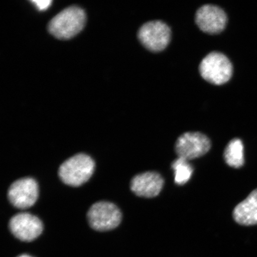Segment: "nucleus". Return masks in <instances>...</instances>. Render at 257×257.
I'll return each mask as SVG.
<instances>
[{
  "label": "nucleus",
  "instance_id": "15",
  "mask_svg": "<svg viewBox=\"0 0 257 257\" xmlns=\"http://www.w3.org/2000/svg\"><path fill=\"white\" fill-rule=\"evenodd\" d=\"M18 257H32L30 255H27V254H23V255H21L20 256H19Z\"/></svg>",
  "mask_w": 257,
  "mask_h": 257
},
{
  "label": "nucleus",
  "instance_id": "12",
  "mask_svg": "<svg viewBox=\"0 0 257 257\" xmlns=\"http://www.w3.org/2000/svg\"><path fill=\"white\" fill-rule=\"evenodd\" d=\"M224 159L228 166L240 168L244 164L243 146L240 139L230 141L224 152Z\"/></svg>",
  "mask_w": 257,
  "mask_h": 257
},
{
  "label": "nucleus",
  "instance_id": "7",
  "mask_svg": "<svg viewBox=\"0 0 257 257\" xmlns=\"http://www.w3.org/2000/svg\"><path fill=\"white\" fill-rule=\"evenodd\" d=\"M11 204L19 209L30 208L36 202L38 197V186L31 178H25L13 183L8 191Z\"/></svg>",
  "mask_w": 257,
  "mask_h": 257
},
{
  "label": "nucleus",
  "instance_id": "3",
  "mask_svg": "<svg viewBox=\"0 0 257 257\" xmlns=\"http://www.w3.org/2000/svg\"><path fill=\"white\" fill-rule=\"evenodd\" d=\"M200 72L202 78L212 84L223 85L232 76V64L224 54L214 51L202 59Z\"/></svg>",
  "mask_w": 257,
  "mask_h": 257
},
{
  "label": "nucleus",
  "instance_id": "1",
  "mask_svg": "<svg viewBox=\"0 0 257 257\" xmlns=\"http://www.w3.org/2000/svg\"><path fill=\"white\" fill-rule=\"evenodd\" d=\"M86 14L76 6L69 7L57 14L48 24V31L60 40H69L75 36L84 28Z\"/></svg>",
  "mask_w": 257,
  "mask_h": 257
},
{
  "label": "nucleus",
  "instance_id": "13",
  "mask_svg": "<svg viewBox=\"0 0 257 257\" xmlns=\"http://www.w3.org/2000/svg\"><path fill=\"white\" fill-rule=\"evenodd\" d=\"M172 168L174 171L175 182L178 185L186 184L190 180L194 172L189 161L180 157L173 162Z\"/></svg>",
  "mask_w": 257,
  "mask_h": 257
},
{
  "label": "nucleus",
  "instance_id": "11",
  "mask_svg": "<svg viewBox=\"0 0 257 257\" xmlns=\"http://www.w3.org/2000/svg\"><path fill=\"white\" fill-rule=\"evenodd\" d=\"M233 217L237 223L242 226L257 224V189L236 205L233 211Z\"/></svg>",
  "mask_w": 257,
  "mask_h": 257
},
{
  "label": "nucleus",
  "instance_id": "14",
  "mask_svg": "<svg viewBox=\"0 0 257 257\" xmlns=\"http://www.w3.org/2000/svg\"><path fill=\"white\" fill-rule=\"evenodd\" d=\"M32 2L34 3L35 6L39 11H46L50 7L51 3H52L50 0H47V1H43H43H38V0H37V1H32Z\"/></svg>",
  "mask_w": 257,
  "mask_h": 257
},
{
  "label": "nucleus",
  "instance_id": "2",
  "mask_svg": "<svg viewBox=\"0 0 257 257\" xmlns=\"http://www.w3.org/2000/svg\"><path fill=\"white\" fill-rule=\"evenodd\" d=\"M94 169L95 163L91 157L85 154H78L60 166L59 175L64 184L79 186L88 181Z\"/></svg>",
  "mask_w": 257,
  "mask_h": 257
},
{
  "label": "nucleus",
  "instance_id": "6",
  "mask_svg": "<svg viewBox=\"0 0 257 257\" xmlns=\"http://www.w3.org/2000/svg\"><path fill=\"white\" fill-rule=\"evenodd\" d=\"M211 147V141L205 135L189 132L182 134L176 141L175 151L178 157L189 161L203 156Z\"/></svg>",
  "mask_w": 257,
  "mask_h": 257
},
{
  "label": "nucleus",
  "instance_id": "10",
  "mask_svg": "<svg viewBox=\"0 0 257 257\" xmlns=\"http://www.w3.org/2000/svg\"><path fill=\"white\" fill-rule=\"evenodd\" d=\"M165 181L159 173L147 172L137 175L132 179L131 189L138 197L154 198L162 191Z\"/></svg>",
  "mask_w": 257,
  "mask_h": 257
},
{
  "label": "nucleus",
  "instance_id": "8",
  "mask_svg": "<svg viewBox=\"0 0 257 257\" xmlns=\"http://www.w3.org/2000/svg\"><path fill=\"white\" fill-rule=\"evenodd\" d=\"M10 230L18 239L31 242L37 238L43 230V225L37 217L30 213H19L9 222Z\"/></svg>",
  "mask_w": 257,
  "mask_h": 257
},
{
  "label": "nucleus",
  "instance_id": "9",
  "mask_svg": "<svg viewBox=\"0 0 257 257\" xmlns=\"http://www.w3.org/2000/svg\"><path fill=\"white\" fill-rule=\"evenodd\" d=\"M227 16L222 9L217 6H202L196 13L195 21L200 30L209 34H217L224 30Z\"/></svg>",
  "mask_w": 257,
  "mask_h": 257
},
{
  "label": "nucleus",
  "instance_id": "4",
  "mask_svg": "<svg viewBox=\"0 0 257 257\" xmlns=\"http://www.w3.org/2000/svg\"><path fill=\"white\" fill-rule=\"evenodd\" d=\"M90 226L98 231H107L117 227L121 222V213L116 205L100 201L93 204L88 212Z\"/></svg>",
  "mask_w": 257,
  "mask_h": 257
},
{
  "label": "nucleus",
  "instance_id": "5",
  "mask_svg": "<svg viewBox=\"0 0 257 257\" xmlns=\"http://www.w3.org/2000/svg\"><path fill=\"white\" fill-rule=\"evenodd\" d=\"M138 37L147 49L153 52H160L168 46L171 38V31L165 22L150 21L141 27Z\"/></svg>",
  "mask_w": 257,
  "mask_h": 257
}]
</instances>
